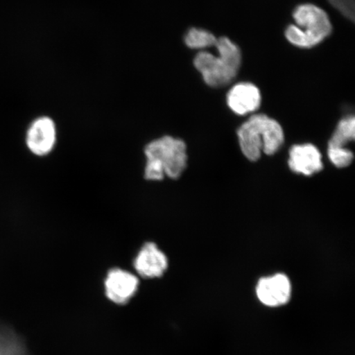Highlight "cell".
<instances>
[{
	"label": "cell",
	"instance_id": "9",
	"mask_svg": "<svg viewBox=\"0 0 355 355\" xmlns=\"http://www.w3.org/2000/svg\"><path fill=\"white\" fill-rule=\"evenodd\" d=\"M288 164L293 172L305 176L316 174L323 168L320 152L309 144L292 146Z\"/></svg>",
	"mask_w": 355,
	"mask_h": 355
},
{
	"label": "cell",
	"instance_id": "12",
	"mask_svg": "<svg viewBox=\"0 0 355 355\" xmlns=\"http://www.w3.org/2000/svg\"><path fill=\"white\" fill-rule=\"evenodd\" d=\"M355 139V119L353 115L341 119L331 137L328 148H346Z\"/></svg>",
	"mask_w": 355,
	"mask_h": 355
},
{
	"label": "cell",
	"instance_id": "8",
	"mask_svg": "<svg viewBox=\"0 0 355 355\" xmlns=\"http://www.w3.org/2000/svg\"><path fill=\"white\" fill-rule=\"evenodd\" d=\"M257 298L269 307H278L288 303L291 296L290 279L284 274L261 278L257 286Z\"/></svg>",
	"mask_w": 355,
	"mask_h": 355
},
{
	"label": "cell",
	"instance_id": "5",
	"mask_svg": "<svg viewBox=\"0 0 355 355\" xmlns=\"http://www.w3.org/2000/svg\"><path fill=\"white\" fill-rule=\"evenodd\" d=\"M105 291L107 299L118 305H125L139 291L140 282L136 275L128 270L110 269L105 279Z\"/></svg>",
	"mask_w": 355,
	"mask_h": 355
},
{
	"label": "cell",
	"instance_id": "14",
	"mask_svg": "<svg viewBox=\"0 0 355 355\" xmlns=\"http://www.w3.org/2000/svg\"><path fill=\"white\" fill-rule=\"evenodd\" d=\"M328 157L337 168L348 167L352 165L354 159V154L348 148H328Z\"/></svg>",
	"mask_w": 355,
	"mask_h": 355
},
{
	"label": "cell",
	"instance_id": "6",
	"mask_svg": "<svg viewBox=\"0 0 355 355\" xmlns=\"http://www.w3.org/2000/svg\"><path fill=\"white\" fill-rule=\"evenodd\" d=\"M57 128L52 119L43 116L35 119L26 132V144L37 157H46L55 148Z\"/></svg>",
	"mask_w": 355,
	"mask_h": 355
},
{
	"label": "cell",
	"instance_id": "3",
	"mask_svg": "<svg viewBox=\"0 0 355 355\" xmlns=\"http://www.w3.org/2000/svg\"><path fill=\"white\" fill-rule=\"evenodd\" d=\"M215 46L219 52L218 57L208 52L199 53L195 57L194 66L208 86L220 87L228 85L236 77L241 64V52L226 37L217 39Z\"/></svg>",
	"mask_w": 355,
	"mask_h": 355
},
{
	"label": "cell",
	"instance_id": "1",
	"mask_svg": "<svg viewBox=\"0 0 355 355\" xmlns=\"http://www.w3.org/2000/svg\"><path fill=\"white\" fill-rule=\"evenodd\" d=\"M145 179L162 181L168 177L177 180L188 165L187 146L183 140L163 136L145 146Z\"/></svg>",
	"mask_w": 355,
	"mask_h": 355
},
{
	"label": "cell",
	"instance_id": "10",
	"mask_svg": "<svg viewBox=\"0 0 355 355\" xmlns=\"http://www.w3.org/2000/svg\"><path fill=\"white\" fill-rule=\"evenodd\" d=\"M261 101L259 89L250 83L237 84L230 89L227 95L229 107L239 115L254 112L259 109Z\"/></svg>",
	"mask_w": 355,
	"mask_h": 355
},
{
	"label": "cell",
	"instance_id": "2",
	"mask_svg": "<svg viewBox=\"0 0 355 355\" xmlns=\"http://www.w3.org/2000/svg\"><path fill=\"white\" fill-rule=\"evenodd\" d=\"M237 135L242 153L250 162L259 161L263 153L276 154L285 141L281 124L266 114L252 115L239 127Z\"/></svg>",
	"mask_w": 355,
	"mask_h": 355
},
{
	"label": "cell",
	"instance_id": "4",
	"mask_svg": "<svg viewBox=\"0 0 355 355\" xmlns=\"http://www.w3.org/2000/svg\"><path fill=\"white\" fill-rule=\"evenodd\" d=\"M294 19L297 26H290L286 37L296 46L309 48L317 46L331 33V24L327 13L313 4H304L296 8Z\"/></svg>",
	"mask_w": 355,
	"mask_h": 355
},
{
	"label": "cell",
	"instance_id": "13",
	"mask_svg": "<svg viewBox=\"0 0 355 355\" xmlns=\"http://www.w3.org/2000/svg\"><path fill=\"white\" fill-rule=\"evenodd\" d=\"M217 38L206 30L192 28L185 37V43L192 49H202L216 46Z\"/></svg>",
	"mask_w": 355,
	"mask_h": 355
},
{
	"label": "cell",
	"instance_id": "11",
	"mask_svg": "<svg viewBox=\"0 0 355 355\" xmlns=\"http://www.w3.org/2000/svg\"><path fill=\"white\" fill-rule=\"evenodd\" d=\"M0 355H29L21 337L3 323H0Z\"/></svg>",
	"mask_w": 355,
	"mask_h": 355
},
{
	"label": "cell",
	"instance_id": "7",
	"mask_svg": "<svg viewBox=\"0 0 355 355\" xmlns=\"http://www.w3.org/2000/svg\"><path fill=\"white\" fill-rule=\"evenodd\" d=\"M132 265L140 277L154 279L162 277L165 274L168 261L165 252L159 250L157 243L148 242L140 248Z\"/></svg>",
	"mask_w": 355,
	"mask_h": 355
}]
</instances>
